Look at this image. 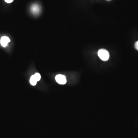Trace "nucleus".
<instances>
[{
    "mask_svg": "<svg viewBox=\"0 0 138 138\" xmlns=\"http://www.w3.org/2000/svg\"><path fill=\"white\" fill-rule=\"evenodd\" d=\"M30 84L32 86H35L37 84V80L35 79L34 75H32L31 76L30 80Z\"/></svg>",
    "mask_w": 138,
    "mask_h": 138,
    "instance_id": "nucleus-5",
    "label": "nucleus"
},
{
    "mask_svg": "<svg viewBox=\"0 0 138 138\" xmlns=\"http://www.w3.org/2000/svg\"><path fill=\"white\" fill-rule=\"evenodd\" d=\"M34 76L37 81H39L40 80L41 75L39 73H36L34 74Z\"/></svg>",
    "mask_w": 138,
    "mask_h": 138,
    "instance_id": "nucleus-6",
    "label": "nucleus"
},
{
    "mask_svg": "<svg viewBox=\"0 0 138 138\" xmlns=\"http://www.w3.org/2000/svg\"><path fill=\"white\" fill-rule=\"evenodd\" d=\"M98 55L102 61H107L109 58V53L107 50L101 49L99 50Z\"/></svg>",
    "mask_w": 138,
    "mask_h": 138,
    "instance_id": "nucleus-1",
    "label": "nucleus"
},
{
    "mask_svg": "<svg viewBox=\"0 0 138 138\" xmlns=\"http://www.w3.org/2000/svg\"><path fill=\"white\" fill-rule=\"evenodd\" d=\"M135 48L138 51V41L136 42L135 44Z\"/></svg>",
    "mask_w": 138,
    "mask_h": 138,
    "instance_id": "nucleus-7",
    "label": "nucleus"
},
{
    "mask_svg": "<svg viewBox=\"0 0 138 138\" xmlns=\"http://www.w3.org/2000/svg\"><path fill=\"white\" fill-rule=\"evenodd\" d=\"M55 80L58 83L60 84H65L66 83V79L65 76L58 74L55 77Z\"/></svg>",
    "mask_w": 138,
    "mask_h": 138,
    "instance_id": "nucleus-2",
    "label": "nucleus"
},
{
    "mask_svg": "<svg viewBox=\"0 0 138 138\" xmlns=\"http://www.w3.org/2000/svg\"><path fill=\"white\" fill-rule=\"evenodd\" d=\"M14 0H5V2L7 3H10L12 2Z\"/></svg>",
    "mask_w": 138,
    "mask_h": 138,
    "instance_id": "nucleus-8",
    "label": "nucleus"
},
{
    "mask_svg": "<svg viewBox=\"0 0 138 138\" xmlns=\"http://www.w3.org/2000/svg\"><path fill=\"white\" fill-rule=\"evenodd\" d=\"M11 40H10V39L8 37L4 36L1 38V40H0V44L2 46L5 47L7 46L8 43Z\"/></svg>",
    "mask_w": 138,
    "mask_h": 138,
    "instance_id": "nucleus-4",
    "label": "nucleus"
},
{
    "mask_svg": "<svg viewBox=\"0 0 138 138\" xmlns=\"http://www.w3.org/2000/svg\"><path fill=\"white\" fill-rule=\"evenodd\" d=\"M40 6L37 4L32 5L30 8L31 12L34 15L39 14L40 11Z\"/></svg>",
    "mask_w": 138,
    "mask_h": 138,
    "instance_id": "nucleus-3",
    "label": "nucleus"
},
{
    "mask_svg": "<svg viewBox=\"0 0 138 138\" xmlns=\"http://www.w3.org/2000/svg\"><path fill=\"white\" fill-rule=\"evenodd\" d=\"M107 0V1H111V0Z\"/></svg>",
    "mask_w": 138,
    "mask_h": 138,
    "instance_id": "nucleus-9",
    "label": "nucleus"
}]
</instances>
